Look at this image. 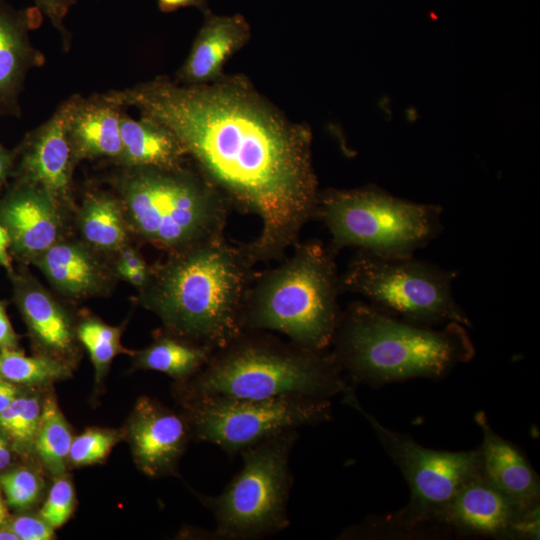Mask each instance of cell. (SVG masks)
Segmentation results:
<instances>
[{"mask_svg": "<svg viewBox=\"0 0 540 540\" xmlns=\"http://www.w3.org/2000/svg\"><path fill=\"white\" fill-rule=\"evenodd\" d=\"M331 345L342 371L354 382L375 387L413 378L439 379L475 354L460 323L434 329L360 302L341 312Z\"/></svg>", "mask_w": 540, "mask_h": 540, "instance_id": "obj_3", "label": "cell"}, {"mask_svg": "<svg viewBox=\"0 0 540 540\" xmlns=\"http://www.w3.org/2000/svg\"><path fill=\"white\" fill-rule=\"evenodd\" d=\"M63 209L44 189L14 181L0 199V223L10 237V251L32 263L62 239Z\"/></svg>", "mask_w": 540, "mask_h": 540, "instance_id": "obj_14", "label": "cell"}, {"mask_svg": "<svg viewBox=\"0 0 540 540\" xmlns=\"http://www.w3.org/2000/svg\"><path fill=\"white\" fill-rule=\"evenodd\" d=\"M213 352L206 346L165 332L146 348L131 354L137 368L162 372L184 383L206 366Z\"/></svg>", "mask_w": 540, "mask_h": 540, "instance_id": "obj_24", "label": "cell"}, {"mask_svg": "<svg viewBox=\"0 0 540 540\" xmlns=\"http://www.w3.org/2000/svg\"><path fill=\"white\" fill-rule=\"evenodd\" d=\"M297 438L296 429L288 430L243 450L241 470L220 494H197L215 519V539H259L289 526V460Z\"/></svg>", "mask_w": 540, "mask_h": 540, "instance_id": "obj_8", "label": "cell"}, {"mask_svg": "<svg viewBox=\"0 0 540 540\" xmlns=\"http://www.w3.org/2000/svg\"><path fill=\"white\" fill-rule=\"evenodd\" d=\"M6 517V508L4 505V502L2 500L1 492H0V525L3 523Z\"/></svg>", "mask_w": 540, "mask_h": 540, "instance_id": "obj_43", "label": "cell"}, {"mask_svg": "<svg viewBox=\"0 0 540 540\" xmlns=\"http://www.w3.org/2000/svg\"><path fill=\"white\" fill-rule=\"evenodd\" d=\"M157 4L159 9L166 13L184 7H195L203 13L208 10L207 0H157Z\"/></svg>", "mask_w": 540, "mask_h": 540, "instance_id": "obj_36", "label": "cell"}, {"mask_svg": "<svg viewBox=\"0 0 540 540\" xmlns=\"http://www.w3.org/2000/svg\"><path fill=\"white\" fill-rule=\"evenodd\" d=\"M474 418L483 434L479 447L482 476L515 501L525 506L539 505V477L526 457L491 428L483 412Z\"/></svg>", "mask_w": 540, "mask_h": 540, "instance_id": "obj_21", "label": "cell"}, {"mask_svg": "<svg viewBox=\"0 0 540 540\" xmlns=\"http://www.w3.org/2000/svg\"><path fill=\"white\" fill-rule=\"evenodd\" d=\"M42 405L35 396H17L0 413V431L21 447L34 448Z\"/></svg>", "mask_w": 540, "mask_h": 540, "instance_id": "obj_28", "label": "cell"}, {"mask_svg": "<svg viewBox=\"0 0 540 540\" xmlns=\"http://www.w3.org/2000/svg\"><path fill=\"white\" fill-rule=\"evenodd\" d=\"M77 222L83 242L98 252H117L128 244L130 229L117 195L88 192Z\"/></svg>", "mask_w": 540, "mask_h": 540, "instance_id": "obj_23", "label": "cell"}, {"mask_svg": "<svg viewBox=\"0 0 540 540\" xmlns=\"http://www.w3.org/2000/svg\"><path fill=\"white\" fill-rule=\"evenodd\" d=\"M539 514V505L515 501L481 475L461 487L429 522L463 535L538 539Z\"/></svg>", "mask_w": 540, "mask_h": 540, "instance_id": "obj_12", "label": "cell"}, {"mask_svg": "<svg viewBox=\"0 0 540 540\" xmlns=\"http://www.w3.org/2000/svg\"><path fill=\"white\" fill-rule=\"evenodd\" d=\"M192 437L229 456L263 440L331 418L329 399L283 395L264 399L218 394H178Z\"/></svg>", "mask_w": 540, "mask_h": 540, "instance_id": "obj_10", "label": "cell"}, {"mask_svg": "<svg viewBox=\"0 0 540 540\" xmlns=\"http://www.w3.org/2000/svg\"><path fill=\"white\" fill-rule=\"evenodd\" d=\"M0 486L9 505L27 508L40 497L42 482L40 477L28 468H17L0 476Z\"/></svg>", "mask_w": 540, "mask_h": 540, "instance_id": "obj_30", "label": "cell"}, {"mask_svg": "<svg viewBox=\"0 0 540 540\" xmlns=\"http://www.w3.org/2000/svg\"><path fill=\"white\" fill-rule=\"evenodd\" d=\"M34 6L44 14L57 29L61 36L62 47L68 52L71 47V33L64 25V19L70 8L76 4L77 0H32Z\"/></svg>", "mask_w": 540, "mask_h": 540, "instance_id": "obj_32", "label": "cell"}, {"mask_svg": "<svg viewBox=\"0 0 540 540\" xmlns=\"http://www.w3.org/2000/svg\"><path fill=\"white\" fill-rule=\"evenodd\" d=\"M85 242L60 239L32 263L63 296L83 299L108 291L112 274Z\"/></svg>", "mask_w": 540, "mask_h": 540, "instance_id": "obj_20", "label": "cell"}, {"mask_svg": "<svg viewBox=\"0 0 540 540\" xmlns=\"http://www.w3.org/2000/svg\"><path fill=\"white\" fill-rule=\"evenodd\" d=\"M246 245L224 236L169 253L151 267L139 301L166 332L216 351L244 328V309L257 275Z\"/></svg>", "mask_w": 540, "mask_h": 540, "instance_id": "obj_2", "label": "cell"}, {"mask_svg": "<svg viewBox=\"0 0 540 540\" xmlns=\"http://www.w3.org/2000/svg\"><path fill=\"white\" fill-rule=\"evenodd\" d=\"M10 237L7 230L0 223V266L11 274L13 270L12 257L10 251Z\"/></svg>", "mask_w": 540, "mask_h": 540, "instance_id": "obj_38", "label": "cell"}, {"mask_svg": "<svg viewBox=\"0 0 540 540\" xmlns=\"http://www.w3.org/2000/svg\"><path fill=\"white\" fill-rule=\"evenodd\" d=\"M16 344V334L6 314L5 305L0 302V350L14 349Z\"/></svg>", "mask_w": 540, "mask_h": 540, "instance_id": "obj_35", "label": "cell"}, {"mask_svg": "<svg viewBox=\"0 0 540 540\" xmlns=\"http://www.w3.org/2000/svg\"><path fill=\"white\" fill-rule=\"evenodd\" d=\"M35 7L16 9L0 0V116L20 118V96L29 71L42 67L45 55L31 42L30 32L42 23Z\"/></svg>", "mask_w": 540, "mask_h": 540, "instance_id": "obj_16", "label": "cell"}, {"mask_svg": "<svg viewBox=\"0 0 540 540\" xmlns=\"http://www.w3.org/2000/svg\"><path fill=\"white\" fill-rule=\"evenodd\" d=\"M282 262L257 273L246 299L245 331H276L312 351L331 345L341 310L334 253L319 241H299Z\"/></svg>", "mask_w": 540, "mask_h": 540, "instance_id": "obj_4", "label": "cell"}, {"mask_svg": "<svg viewBox=\"0 0 540 540\" xmlns=\"http://www.w3.org/2000/svg\"><path fill=\"white\" fill-rule=\"evenodd\" d=\"M250 36V25L241 14L216 15L206 10L190 52L176 73V82L200 85L219 79L225 63Z\"/></svg>", "mask_w": 540, "mask_h": 540, "instance_id": "obj_19", "label": "cell"}, {"mask_svg": "<svg viewBox=\"0 0 540 540\" xmlns=\"http://www.w3.org/2000/svg\"><path fill=\"white\" fill-rule=\"evenodd\" d=\"M10 529L21 540H50L54 529L41 517L18 516L11 522Z\"/></svg>", "mask_w": 540, "mask_h": 540, "instance_id": "obj_33", "label": "cell"}, {"mask_svg": "<svg viewBox=\"0 0 540 540\" xmlns=\"http://www.w3.org/2000/svg\"><path fill=\"white\" fill-rule=\"evenodd\" d=\"M69 375L68 364L39 355L26 356L14 349L0 350V377L20 384H46Z\"/></svg>", "mask_w": 540, "mask_h": 540, "instance_id": "obj_26", "label": "cell"}, {"mask_svg": "<svg viewBox=\"0 0 540 540\" xmlns=\"http://www.w3.org/2000/svg\"><path fill=\"white\" fill-rule=\"evenodd\" d=\"M126 434L136 464L151 477L176 473L192 437L183 414L148 397L137 401Z\"/></svg>", "mask_w": 540, "mask_h": 540, "instance_id": "obj_15", "label": "cell"}, {"mask_svg": "<svg viewBox=\"0 0 540 540\" xmlns=\"http://www.w3.org/2000/svg\"><path fill=\"white\" fill-rule=\"evenodd\" d=\"M331 352L284 343L261 331H244L213 352L206 366L179 383L178 394L264 399L283 395L325 398L348 385Z\"/></svg>", "mask_w": 540, "mask_h": 540, "instance_id": "obj_5", "label": "cell"}, {"mask_svg": "<svg viewBox=\"0 0 540 540\" xmlns=\"http://www.w3.org/2000/svg\"><path fill=\"white\" fill-rule=\"evenodd\" d=\"M14 150H8L0 144V192L12 177Z\"/></svg>", "mask_w": 540, "mask_h": 540, "instance_id": "obj_37", "label": "cell"}, {"mask_svg": "<svg viewBox=\"0 0 540 540\" xmlns=\"http://www.w3.org/2000/svg\"><path fill=\"white\" fill-rule=\"evenodd\" d=\"M117 258L115 262L116 275L124 270H138L149 268L143 256L132 246L126 244L120 248L117 252Z\"/></svg>", "mask_w": 540, "mask_h": 540, "instance_id": "obj_34", "label": "cell"}, {"mask_svg": "<svg viewBox=\"0 0 540 540\" xmlns=\"http://www.w3.org/2000/svg\"><path fill=\"white\" fill-rule=\"evenodd\" d=\"M0 540H18V537L11 529H0Z\"/></svg>", "mask_w": 540, "mask_h": 540, "instance_id": "obj_42", "label": "cell"}, {"mask_svg": "<svg viewBox=\"0 0 540 540\" xmlns=\"http://www.w3.org/2000/svg\"><path fill=\"white\" fill-rule=\"evenodd\" d=\"M116 430L90 428L73 437L68 462L75 466L92 465L103 460L120 440Z\"/></svg>", "mask_w": 540, "mask_h": 540, "instance_id": "obj_29", "label": "cell"}, {"mask_svg": "<svg viewBox=\"0 0 540 540\" xmlns=\"http://www.w3.org/2000/svg\"><path fill=\"white\" fill-rule=\"evenodd\" d=\"M66 112L63 101L49 119L26 133L14 149L11 178L44 189L67 211L73 208L75 164L66 133Z\"/></svg>", "mask_w": 540, "mask_h": 540, "instance_id": "obj_13", "label": "cell"}, {"mask_svg": "<svg viewBox=\"0 0 540 540\" xmlns=\"http://www.w3.org/2000/svg\"><path fill=\"white\" fill-rule=\"evenodd\" d=\"M123 326H111L97 318H84L76 328L77 339L87 350L100 380L112 360L120 353H128L121 344Z\"/></svg>", "mask_w": 540, "mask_h": 540, "instance_id": "obj_27", "label": "cell"}, {"mask_svg": "<svg viewBox=\"0 0 540 540\" xmlns=\"http://www.w3.org/2000/svg\"><path fill=\"white\" fill-rule=\"evenodd\" d=\"M457 275L413 256L387 258L358 250L340 275V289L364 296L376 308L410 323L435 327L457 322L470 327L453 296Z\"/></svg>", "mask_w": 540, "mask_h": 540, "instance_id": "obj_9", "label": "cell"}, {"mask_svg": "<svg viewBox=\"0 0 540 540\" xmlns=\"http://www.w3.org/2000/svg\"><path fill=\"white\" fill-rule=\"evenodd\" d=\"M442 208L396 197L377 186L319 193L314 219L331 236L329 248L354 247L387 258L412 257L443 230Z\"/></svg>", "mask_w": 540, "mask_h": 540, "instance_id": "obj_7", "label": "cell"}, {"mask_svg": "<svg viewBox=\"0 0 540 540\" xmlns=\"http://www.w3.org/2000/svg\"><path fill=\"white\" fill-rule=\"evenodd\" d=\"M150 271L151 267L138 270H124L119 272L117 276L140 290L147 284L150 277Z\"/></svg>", "mask_w": 540, "mask_h": 540, "instance_id": "obj_39", "label": "cell"}, {"mask_svg": "<svg viewBox=\"0 0 540 540\" xmlns=\"http://www.w3.org/2000/svg\"><path fill=\"white\" fill-rule=\"evenodd\" d=\"M10 275L15 302L42 355L68 364L76 336L68 312L32 275Z\"/></svg>", "mask_w": 540, "mask_h": 540, "instance_id": "obj_18", "label": "cell"}, {"mask_svg": "<svg viewBox=\"0 0 540 540\" xmlns=\"http://www.w3.org/2000/svg\"><path fill=\"white\" fill-rule=\"evenodd\" d=\"M74 507L73 485L68 478L61 475L51 486L39 515L55 530L69 520Z\"/></svg>", "mask_w": 540, "mask_h": 540, "instance_id": "obj_31", "label": "cell"}, {"mask_svg": "<svg viewBox=\"0 0 540 540\" xmlns=\"http://www.w3.org/2000/svg\"><path fill=\"white\" fill-rule=\"evenodd\" d=\"M65 101L66 133L75 166L86 159H107L115 164L122 150L119 121L123 107L104 94H74Z\"/></svg>", "mask_w": 540, "mask_h": 540, "instance_id": "obj_17", "label": "cell"}, {"mask_svg": "<svg viewBox=\"0 0 540 540\" xmlns=\"http://www.w3.org/2000/svg\"><path fill=\"white\" fill-rule=\"evenodd\" d=\"M14 384L0 377V413L18 396V388Z\"/></svg>", "mask_w": 540, "mask_h": 540, "instance_id": "obj_40", "label": "cell"}, {"mask_svg": "<svg viewBox=\"0 0 540 540\" xmlns=\"http://www.w3.org/2000/svg\"><path fill=\"white\" fill-rule=\"evenodd\" d=\"M11 461V452L7 441L0 435V470L6 468Z\"/></svg>", "mask_w": 540, "mask_h": 540, "instance_id": "obj_41", "label": "cell"}, {"mask_svg": "<svg viewBox=\"0 0 540 540\" xmlns=\"http://www.w3.org/2000/svg\"><path fill=\"white\" fill-rule=\"evenodd\" d=\"M73 436L53 395L43 401L34 449L45 468L59 477L65 472Z\"/></svg>", "mask_w": 540, "mask_h": 540, "instance_id": "obj_25", "label": "cell"}, {"mask_svg": "<svg viewBox=\"0 0 540 540\" xmlns=\"http://www.w3.org/2000/svg\"><path fill=\"white\" fill-rule=\"evenodd\" d=\"M111 184L129 229L168 254L224 236L230 205L200 172L120 168Z\"/></svg>", "mask_w": 540, "mask_h": 540, "instance_id": "obj_6", "label": "cell"}, {"mask_svg": "<svg viewBox=\"0 0 540 540\" xmlns=\"http://www.w3.org/2000/svg\"><path fill=\"white\" fill-rule=\"evenodd\" d=\"M122 150L116 161L120 168H176L184 166L187 154L177 137L158 121L141 115L120 114Z\"/></svg>", "mask_w": 540, "mask_h": 540, "instance_id": "obj_22", "label": "cell"}, {"mask_svg": "<svg viewBox=\"0 0 540 540\" xmlns=\"http://www.w3.org/2000/svg\"><path fill=\"white\" fill-rule=\"evenodd\" d=\"M342 394L344 403L368 420L410 488L407 505L380 521L379 529L397 533L415 531L429 523L432 515L461 487L482 475L479 448L455 452L423 447L410 437L381 425L362 408L351 386Z\"/></svg>", "mask_w": 540, "mask_h": 540, "instance_id": "obj_11", "label": "cell"}, {"mask_svg": "<svg viewBox=\"0 0 540 540\" xmlns=\"http://www.w3.org/2000/svg\"><path fill=\"white\" fill-rule=\"evenodd\" d=\"M166 126L228 204L258 217L247 246L282 260L314 219L320 191L310 129L292 122L242 76L183 85L165 76L103 93Z\"/></svg>", "mask_w": 540, "mask_h": 540, "instance_id": "obj_1", "label": "cell"}]
</instances>
